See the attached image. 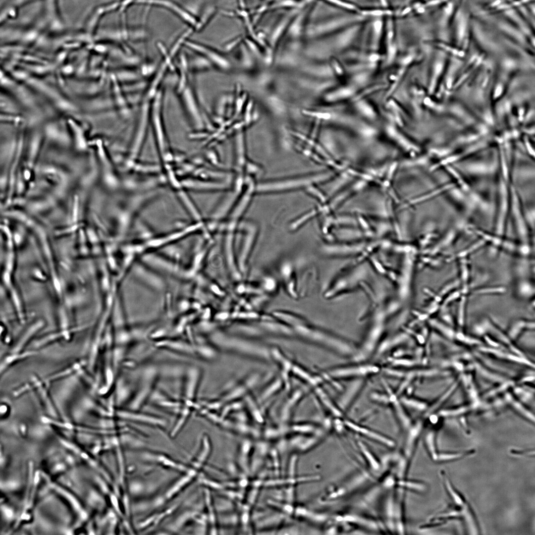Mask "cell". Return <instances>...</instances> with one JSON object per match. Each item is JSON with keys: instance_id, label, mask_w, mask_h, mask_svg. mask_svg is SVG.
I'll list each match as a JSON object with an SVG mask.
<instances>
[{"instance_id": "cell-29", "label": "cell", "mask_w": 535, "mask_h": 535, "mask_svg": "<svg viewBox=\"0 0 535 535\" xmlns=\"http://www.w3.org/2000/svg\"><path fill=\"white\" fill-rule=\"evenodd\" d=\"M135 0H123V1H122V2L121 3L122 9L123 10L127 6H128L129 5H130V3H131L132 2H134Z\"/></svg>"}, {"instance_id": "cell-3", "label": "cell", "mask_w": 535, "mask_h": 535, "mask_svg": "<svg viewBox=\"0 0 535 535\" xmlns=\"http://www.w3.org/2000/svg\"><path fill=\"white\" fill-rule=\"evenodd\" d=\"M380 368L376 364H361L329 369L323 373L325 379L365 378L376 374Z\"/></svg>"}, {"instance_id": "cell-20", "label": "cell", "mask_w": 535, "mask_h": 535, "mask_svg": "<svg viewBox=\"0 0 535 535\" xmlns=\"http://www.w3.org/2000/svg\"><path fill=\"white\" fill-rule=\"evenodd\" d=\"M397 487L416 492H424L427 489V485L424 482L409 480L406 478L398 479Z\"/></svg>"}, {"instance_id": "cell-19", "label": "cell", "mask_w": 535, "mask_h": 535, "mask_svg": "<svg viewBox=\"0 0 535 535\" xmlns=\"http://www.w3.org/2000/svg\"><path fill=\"white\" fill-rule=\"evenodd\" d=\"M474 453L473 449L456 452H439L435 462L446 463L455 461L472 455Z\"/></svg>"}, {"instance_id": "cell-18", "label": "cell", "mask_w": 535, "mask_h": 535, "mask_svg": "<svg viewBox=\"0 0 535 535\" xmlns=\"http://www.w3.org/2000/svg\"><path fill=\"white\" fill-rule=\"evenodd\" d=\"M36 354V352L33 350L21 351L16 353H9L6 356L1 362L0 374H4L8 369L13 364L21 360H23L28 357L32 356Z\"/></svg>"}, {"instance_id": "cell-12", "label": "cell", "mask_w": 535, "mask_h": 535, "mask_svg": "<svg viewBox=\"0 0 535 535\" xmlns=\"http://www.w3.org/2000/svg\"><path fill=\"white\" fill-rule=\"evenodd\" d=\"M144 457L148 461L156 462L158 464H160L164 467L175 469L182 472L185 473L190 468V467H188L187 466H186L181 464L171 459L170 457L162 454L148 452L145 453L144 454Z\"/></svg>"}, {"instance_id": "cell-6", "label": "cell", "mask_w": 535, "mask_h": 535, "mask_svg": "<svg viewBox=\"0 0 535 535\" xmlns=\"http://www.w3.org/2000/svg\"><path fill=\"white\" fill-rule=\"evenodd\" d=\"M343 421L346 428L358 434L389 448H394L396 446V442L393 439L382 433L357 423L351 420L343 418Z\"/></svg>"}, {"instance_id": "cell-24", "label": "cell", "mask_w": 535, "mask_h": 535, "mask_svg": "<svg viewBox=\"0 0 535 535\" xmlns=\"http://www.w3.org/2000/svg\"><path fill=\"white\" fill-rule=\"evenodd\" d=\"M462 515L460 508L459 510L452 509L441 513H439L435 515L431 520H440L444 521H447L450 519L461 518Z\"/></svg>"}, {"instance_id": "cell-25", "label": "cell", "mask_w": 535, "mask_h": 535, "mask_svg": "<svg viewBox=\"0 0 535 535\" xmlns=\"http://www.w3.org/2000/svg\"><path fill=\"white\" fill-rule=\"evenodd\" d=\"M328 2L333 3L338 6L344 7V8L347 9L351 11H357V8L355 5L348 3L346 2L341 1L340 0H325Z\"/></svg>"}, {"instance_id": "cell-28", "label": "cell", "mask_w": 535, "mask_h": 535, "mask_svg": "<svg viewBox=\"0 0 535 535\" xmlns=\"http://www.w3.org/2000/svg\"><path fill=\"white\" fill-rule=\"evenodd\" d=\"M324 531V534L325 535H336L339 534L338 528L336 525L329 526Z\"/></svg>"}, {"instance_id": "cell-22", "label": "cell", "mask_w": 535, "mask_h": 535, "mask_svg": "<svg viewBox=\"0 0 535 535\" xmlns=\"http://www.w3.org/2000/svg\"><path fill=\"white\" fill-rule=\"evenodd\" d=\"M85 364V362L84 360L80 361V362H77L68 367L67 368H66L61 371L60 372H59L57 373L51 375L48 378V380L52 381L56 379L62 378L66 375L71 374L73 373H74V372H76L79 371L80 370V368L83 367Z\"/></svg>"}, {"instance_id": "cell-4", "label": "cell", "mask_w": 535, "mask_h": 535, "mask_svg": "<svg viewBox=\"0 0 535 535\" xmlns=\"http://www.w3.org/2000/svg\"><path fill=\"white\" fill-rule=\"evenodd\" d=\"M333 520L338 523L357 525L369 531L387 532L382 521L356 513L337 515Z\"/></svg>"}, {"instance_id": "cell-27", "label": "cell", "mask_w": 535, "mask_h": 535, "mask_svg": "<svg viewBox=\"0 0 535 535\" xmlns=\"http://www.w3.org/2000/svg\"><path fill=\"white\" fill-rule=\"evenodd\" d=\"M350 90L348 89H343L337 91V93H333L331 95H330L329 97L331 99H335L340 98V97H345L346 96H348V95L350 94Z\"/></svg>"}, {"instance_id": "cell-10", "label": "cell", "mask_w": 535, "mask_h": 535, "mask_svg": "<svg viewBox=\"0 0 535 535\" xmlns=\"http://www.w3.org/2000/svg\"><path fill=\"white\" fill-rule=\"evenodd\" d=\"M385 497L382 506V522L387 532L395 533V515L396 506V497L393 490L389 491Z\"/></svg>"}, {"instance_id": "cell-11", "label": "cell", "mask_w": 535, "mask_h": 535, "mask_svg": "<svg viewBox=\"0 0 535 535\" xmlns=\"http://www.w3.org/2000/svg\"><path fill=\"white\" fill-rule=\"evenodd\" d=\"M357 444L370 470L376 475H381V466L380 460L375 456L372 451L363 441L358 439Z\"/></svg>"}, {"instance_id": "cell-13", "label": "cell", "mask_w": 535, "mask_h": 535, "mask_svg": "<svg viewBox=\"0 0 535 535\" xmlns=\"http://www.w3.org/2000/svg\"><path fill=\"white\" fill-rule=\"evenodd\" d=\"M440 476L444 489L453 503L459 508L465 505L468 502L454 486L445 472L441 471Z\"/></svg>"}, {"instance_id": "cell-16", "label": "cell", "mask_w": 535, "mask_h": 535, "mask_svg": "<svg viewBox=\"0 0 535 535\" xmlns=\"http://www.w3.org/2000/svg\"><path fill=\"white\" fill-rule=\"evenodd\" d=\"M382 490L379 484L373 486L363 495L357 505L363 509H370V507H374L376 505Z\"/></svg>"}, {"instance_id": "cell-15", "label": "cell", "mask_w": 535, "mask_h": 535, "mask_svg": "<svg viewBox=\"0 0 535 535\" xmlns=\"http://www.w3.org/2000/svg\"><path fill=\"white\" fill-rule=\"evenodd\" d=\"M462 517L469 534L478 535L480 533V528L475 514L470 504L467 502L465 505L460 508Z\"/></svg>"}, {"instance_id": "cell-30", "label": "cell", "mask_w": 535, "mask_h": 535, "mask_svg": "<svg viewBox=\"0 0 535 535\" xmlns=\"http://www.w3.org/2000/svg\"><path fill=\"white\" fill-rule=\"evenodd\" d=\"M360 107H362V109L363 110H368V108H369V107H368V106L365 105V104H363L362 105H360ZM371 109H369V111H371ZM364 112L366 114H368V115H370L372 116L373 115V113H371V112H369L368 111H364Z\"/></svg>"}, {"instance_id": "cell-9", "label": "cell", "mask_w": 535, "mask_h": 535, "mask_svg": "<svg viewBox=\"0 0 535 535\" xmlns=\"http://www.w3.org/2000/svg\"><path fill=\"white\" fill-rule=\"evenodd\" d=\"M324 436L296 433L290 440V445L298 453H306L318 446Z\"/></svg>"}, {"instance_id": "cell-5", "label": "cell", "mask_w": 535, "mask_h": 535, "mask_svg": "<svg viewBox=\"0 0 535 535\" xmlns=\"http://www.w3.org/2000/svg\"><path fill=\"white\" fill-rule=\"evenodd\" d=\"M198 472V470L191 466L183 476L176 481L165 490L164 493L155 500L153 503L154 506L157 507L162 505L175 497L195 479Z\"/></svg>"}, {"instance_id": "cell-8", "label": "cell", "mask_w": 535, "mask_h": 535, "mask_svg": "<svg viewBox=\"0 0 535 535\" xmlns=\"http://www.w3.org/2000/svg\"><path fill=\"white\" fill-rule=\"evenodd\" d=\"M135 3H145L164 7L177 15L185 22L194 25L195 18L185 9L175 2L169 0H135Z\"/></svg>"}, {"instance_id": "cell-2", "label": "cell", "mask_w": 535, "mask_h": 535, "mask_svg": "<svg viewBox=\"0 0 535 535\" xmlns=\"http://www.w3.org/2000/svg\"><path fill=\"white\" fill-rule=\"evenodd\" d=\"M224 349L263 360H269L271 352L266 347L242 339L219 337L216 341Z\"/></svg>"}, {"instance_id": "cell-1", "label": "cell", "mask_w": 535, "mask_h": 535, "mask_svg": "<svg viewBox=\"0 0 535 535\" xmlns=\"http://www.w3.org/2000/svg\"><path fill=\"white\" fill-rule=\"evenodd\" d=\"M396 166L394 218L403 235L447 236L467 224L469 200L444 160L409 155Z\"/></svg>"}, {"instance_id": "cell-23", "label": "cell", "mask_w": 535, "mask_h": 535, "mask_svg": "<svg viewBox=\"0 0 535 535\" xmlns=\"http://www.w3.org/2000/svg\"><path fill=\"white\" fill-rule=\"evenodd\" d=\"M383 475L379 483L383 489L389 491L397 487L398 478L393 472L388 471Z\"/></svg>"}, {"instance_id": "cell-17", "label": "cell", "mask_w": 535, "mask_h": 535, "mask_svg": "<svg viewBox=\"0 0 535 535\" xmlns=\"http://www.w3.org/2000/svg\"><path fill=\"white\" fill-rule=\"evenodd\" d=\"M404 499V496L402 494L401 497L396 500L395 531V534L398 535H404L406 532Z\"/></svg>"}, {"instance_id": "cell-31", "label": "cell", "mask_w": 535, "mask_h": 535, "mask_svg": "<svg viewBox=\"0 0 535 535\" xmlns=\"http://www.w3.org/2000/svg\"><path fill=\"white\" fill-rule=\"evenodd\" d=\"M4 511H5V513L6 515L7 516L10 517L11 516L12 513H11V512L10 510H9L8 509H5Z\"/></svg>"}, {"instance_id": "cell-7", "label": "cell", "mask_w": 535, "mask_h": 535, "mask_svg": "<svg viewBox=\"0 0 535 535\" xmlns=\"http://www.w3.org/2000/svg\"><path fill=\"white\" fill-rule=\"evenodd\" d=\"M116 417L123 421L143 423L151 426L164 427L166 422L162 418L152 415L143 413L138 411L131 409H118L114 411Z\"/></svg>"}, {"instance_id": "cell-14", "label": "cell", "mask_w": 535, "mask_h": 535, "mask_svg": "<svg viewBox=\"0 0 535 535\" xmlns=\"http://www.w3.org/2000/svg\"><path fill=\"white\" fill-rule=\"evenodd\" d=\"M294 512L297 516L317 524H324L330 519L329 515L326 513L316 511L303 506L296 507Z\"/></svg>"}, {"instance_id": "cell-26", "label": "cell", "mask_w": 535, "mask_h": 535, "mask_svg": "<svg viewBox=\"0 0 535 535\" xmlns=\"http://www.w3.org/2000/svg\"><path fill=\"white\" fill-rule=\"evenodd\" d=\"M305 113L309 115L313 116L321 119H328L330 117V114L326 113L317 112L312 111H305Z\"/></svg>"}, {"instance_id": "cell-21", "label": "cell", "mask_w": 535, "mask_h": 535, "mask_svg": "<svg viewBox=\"0 0 535 535\" xmlns=\"http://www.w3.org/2000/svg\"><path fill=\"white\" fill-rule=\"evenodd\" d=\"M424 442L429 457L435 462L439 452L437 448L436 432L433 430L428 431L425 436Z\"/></svg>"}]
</instances>
